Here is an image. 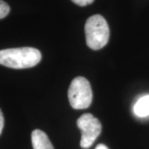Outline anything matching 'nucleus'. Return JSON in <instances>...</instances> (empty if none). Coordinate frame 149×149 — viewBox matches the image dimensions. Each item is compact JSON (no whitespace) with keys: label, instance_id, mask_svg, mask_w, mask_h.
<instances>
[{"label":"nucleus","instance_id":"39448f33","mask_svg":"<svg viewBox=\"0 0 149 149\" xmlns=\"http://www.w3.org/2000/svg\"><path fill=\"white\" fill-rule=\"evenodd\" d=\"M32 143L33 149H54L47 135L39 129L32 133Z\"/></svg>","mask_w":149,"mask_h":149},{"label":"nucleus","instance_id":"1a4fd4ad","mask_svg":"<svg viewBox=\"0 0 149 149\" xmlns=\"http://www.w3.org/2000/svg\"><path fill=\"white\" fill-rule=\"evenodd\" d=\"M3 125H4V118H3V113L0 109V135H1L2 131H3Z\"/></svg>","mask_w":149,"mask_h":149},{"label":"nucleus","instance_id":"0eeeda50","mask_svg":"<svg viewBox=\"0 0 149 149\" xmlns=\"http://www.w3.org/2000/svg\"><path fill=\"white\" fill-rule=\"evenodd\" d=\"M10 12V7L3 0H0V19L8 16Z\"/></svg>","mask_w":149,"mask_h":149},{"label":"nucleus","instance_id":"9d476101","mask_svg":"<svg viewBox=\"0 0 149 149\" xmlns=\"http://www.w3.org/2000/svg\"><path fill=\"white\" fill-rule=\"evenodd\" d=\"M95 149H109V148H108V147L105 146L104 144H99V145H97V146H96Z\"/></svg>","mask_w":149,"mask_h":149},{"label":"nucleus","instance_id":"6e6552de","mask_svg":"<svg viewBox=\"0 0 149 149\" xmlns=\"http://www.w3.org/2000/svg\"><path fill=\"white\" fill-rule=\"evenodd\" d=\"M71 1L74 3H75V4L81 6V7L90 5V4H91L94 2V0H71Z\"/></svg>","mask_w":149,"mask_h":149},{"label":"nucleus","instance_id":"7ed1b4c3","mask_svg":"<svg viewBox=\"0 0 149 149\" xmlns=\"http://www.w3.org/2000/svg\"><path fill=\"white\" fill-rule=\"evenodd\" d=\"M68 99L70 106L74 109L89 108L93 99L92 89L89 80L82 76L74 78L70 85Z\"/></svg>","mask_w":149,"mask_h":149},{"label":"nucleus","instance_id":"423d86ee","mask_svg":"<svg viewBox=\"0 0 149 149\" xmlns=\"http://www.w3.org/2000/svg\"><path fill=\"white\" fill-rule=\"evenodd\" d=\"M133 111L139 117L149 115V95H145L139 99L133 107Z\"/></svg>","mask_w":149,"mask_h":149},{"label":"nucleus","instance_id":"20e7f679","mask_svg":"<svg viewBox=\"0 0 149 149\" xmlns=\"http://www.w3.org/2000/svg\"><path fill=\"white\" fill-rule=\"evenodd\" d=\"M77 125L81 131L80 147L89 148L101 133V123L97 118L87 113L78 118Z\"/></svg>","mask_w":149,"mask_h":149},{"label":"nucleus","instance_id":"f03ea898","mask_svg":"<svg viewBox=\"0 0 149 149\" xmlns=\"http://www.w3.org/2000/svg\"><path fill=\"white\" fill-rule=\"evenodd\" d=\"M86 44L92 50L106 46L109 39V27L104 17L100 14L90 17L85 24Z\"/></svg>","mask_w":149,"mask_h":149},{"label":"nucleus","instance_id":"f257e3e1","mask_svg":"<svg viewBox=\"0 0 149 149\" xmlns=\"http://www.w3.org/2000/svg\"><path fill=\"white\" fill-rule=\"evenodd\" d=\"M42 59L39 50L33 47L9 48L0 51V65L13 69H26L37 65Z\"/></svg>","mask_w":149,"mask_h":149}]
</instances>
